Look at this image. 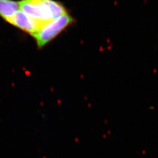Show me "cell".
Here are the masks:
<instances>
[{
  "instance_id": "obj_1",
  "label": "cell",
  "mask_w": 158,
  "mask_h": 158,
  "mask_svg": "<svg viewBox=\"0 0 158 158\" xmlns=\"http://www.w3.org/2000/svg\"><path fill=\"white\" fill-rule=\"evenodd\" d=\"M19 9L45 25L66 13L64 6L54 0H22Z\"/></svg>"
},
{
  "instance_id": "obj_2",
  "label": "cell",
  "mask_w": 158,
  "mask_h": 158,
  "mask_svg": "<svg viewBox=\"0 0 158 158\" xmlns=\"http://www.w3.org/2000/svg\"><path fill=\"white\" fill-rule=\"evenodd\" d=\"M73 21V18L66 12L47 23L33 35L38 48H42L44 47L68 27Z\"/></svg>"
},
{
  "instance_id": "obj_3",
  "label": "cell",
  "mask_w": 158,
  "mask_h": 158,
  "mask_svg": "<svg viewBox=\"0 0 158 158\" xmlns=\"http://www.w3.org/2000/svg\"><path fill=\"white\" fill-rule=\"evenodd\" d=\"M8 23L32 36L45 26L44 23L32 18L20 9L17 11Z\"/></svg>"
},
{
  "instance_id": "obj_4",
  "label": "cell",
  "mask_w": 158,
  "mask_h": 158,
  "mask_svg": "<svg viewBox=\"0 0 158 158\" xmlns=\"http://www.w3.org/2000/svg\"><path fill=\"white\" fill-rule=\"evenodd\" d=\"M19 10V2L14 0H0V16L6 21L8 22Z\"/></svg>"
}]
</instances>
